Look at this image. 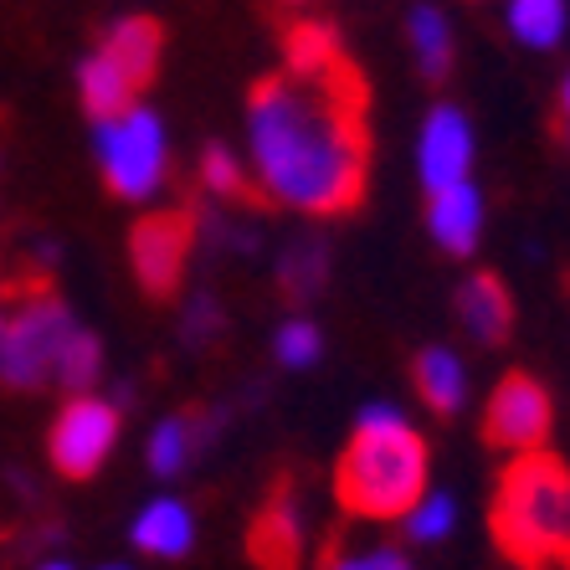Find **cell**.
<instances>
[{
	"label": "cell",
	"instance_id": "cell-18",
	"mask_svg": "<svg viewBox=\"0 0 570 570\" xmlns=\"http://www.w3.org/2000/svg\"><path fill=\"white\" fill-rule=\"evenodd\" d=\"M406 41H412V52L426 78H442L452 67V27L438 6H416V11L406 16Z\"/></svg>",
	"mask_w": 570,
	"mask_h": 570
},
{
	"label": "cell",
	"instance_id": "cell-25",
	"mask_svg": "<svg viewBox=\"0 0 570 570\" xmlns=\"http://www.w3.org/2000/svg\"><path fill=\"white\" fill-rule=\"evenodd\" d=\"M324 273H330V257H324L318 242H298V247H288V257H283V267H278L283 288H288L293 298L314 293L318 283H324Z\"/></svg>",
	"mask_w": 570,
	"mask_h": 570
},
{
	"label": "cell",
	"instance_id": "cell-6",
	"mask_svg": "<svg viewBox=\"0 0 570 570\" xmlns=\"http://www.w3.org/2000/svg\"><path fill=\"white\" fill-rule=\"evenodd\" d=\"M94 159L114 196L129 206H149L170 180V129L155 108L134 104L94 124Z\"/></svg>",
	"mask_w": 570,
	"mask_h": 570
},
{
	"label": "cell",
	"instance_id": "cell-10",
	"mask_svg": "<svg viewBox=\"0 0 570 570\" xmlns=\"http://www.w3.org/2000/svg\"><path fill=\"white\" fill-rule=\"evenodd\" d=\"M468 165H473V129H468L463 108L438 104L422 124V139H416V170H422L426 196L448 186H463Z\"/></svg>",
	"mask_w": 570,
	"mask_h": 570
},
{
	"label": "cell",
	"instance_id": "cell-24",
	"mask_svg": "<svg viewBox=\"0 0 570 570\" xmlns=\"http://www.w3.org/2000/svg\"><path fill=\"white\" fill-rule=\"evenodd\" d=\"M273 355H278L283 371H308V365H318V355H324V334H318L308 318H288V324H278V334H273Z\"/></svg>",
	"mask_w": 570,
	"mask_h": 570
},
{
	"label": "cell",
	"instance_id": "cell-5",
	"mask_svg": "<svg viewBox=\"0 0 570 570\" xmlns=\"http://www.w3.org/2000/svg\"><path fill=\"white\" fill-rule=\"evenodd\" d=\"M78 330V314L47 288L6 304V314H0V385L21 391V396L57 385L62 350L72 345Z\"/></svg>",
	"mask_w": 570,
	"mask_h": 570
},
{
	"label": "cell",
	"instance_id": "cell-29",
	"mask_svg": "<svg viewBox=\"0 0 570 570\" xmlns=\"http://www.w3.org/2000/svg\"><path fill=\"white\" fill-rule=\"evenodd\" d=\"M104 570H129V566H104Z\"/></svg>",
	"mask_w": 570,
	"mask_h": 570
},
{
	"label": "cell",
	"instance_id": "cell-1",
	"mask_svg": "<svg viewBox=\"0 0 570 570\" xmlns=\"http://www.w3.org/2000/svg\"><path fill=\"white\" fill-rule=\"evenodd\" d=\"M365 82L350 57L318 78H263L247 98V170L273 206L345 216L365 190Z\"/></svg>",
	"mask_w": 570,
	"mask_h": 570
},
{
	"label": "cell",
	"instance_id": "cell-8",
	"mask_svg": "<svg viewBox=\"0 0 570 570\" xmlns=\"http://www.w3.org/2000/svg\"><path fill=\"white\" fill-rule=\"evenodd\" d=\"M190 247H196V226L180 212H155L129 232V267L134 278L145 283V293L165 298V293L180 288L190 263Z\"/></svg>",
	"mask_w": 570,
	"mask_h": 570
},
{
	"label": "cell",
	"instance_id": "cell-3",
	"mask_svg": "<svg viewBox=\"0 0 570 570\" xmlns=\"http://www.w3.org/2000/svg\"><path fill=\"white\" fill-rule=\"evenodd\" d=\"M493 540L514 566H570V473L550 452H514L493 499Z\"/></svg>",
	"mask_w": 570,
	"mask_h": 570
},
{
	"label": "cell",
	"instance_id": "cell-4",
	"mask_svg": "<svg viewBox=\"0 0 570 570\" xmlns=\"http://www.w3.org/2000/svg\"><path fill=\"white\" fill-rule=\"evenodd\" d=\"M165 57V31L149 16H119L94 52L78 62V104L88 119H114L139 104Z\"/></svg>",
	"mask_w": 570,
	"mask_h": 570
},
{
	"label": "cell",
	"instance_id": "cell-19",
	"mask_svg": "<svg viewBox=\"0 0 570 570\" xmlns=\"http://www.w3.org/2000/svg\"><path fill=\"white\" fill-rule=\"evenodd\" d=\"M509 31L524 47H556L566 31V6L560 0H509Z\"/></svg>",
	"mask_w": 570,
	"mask_h": 570
},
{
	"label": "cell",
	"instance_id": "cell-27",
	"mask_svg": "<svg viewBox=\"0 0 570 570\" xmlns=\"http://www.w3.org/2000/svg\"><path fill=\"white\" fill-rule=\"evenodd\" d=\"M37 570H78V566H72V560H41Z\"/></svg>",
	"mask_w": 570,
	"mask_h": 570
},
{
	"label": "cell",
	"instance_id": "cell-16",
	"mask_svg": "<svg viewBox=\"0 0 570 570\" xmlns=\"http://www.w3.org/2000/svg\"><path fill=\"white\" fill-rule=\"evenodd\" d=\"M412 381H416V396H422L432 412H442V416H452L468 401V371H463V360L452 355L448 345L422 350L416 365H412Z\"/></svg>",
	"mask_w": 570,
	"mask_h": 570
},
{
	"label": "cell",
	"instance_id": "cell-30",
	"mask_svg": "<svg viewBox=\"0 0 570 570\" xmlns=\"http://www.w3.org/2000/svg\"><path fill=\"white\" fill-rule=\"evenodd\" d=\"M288 6H304V0H288Z\"/></svg>",
	"mask_w": 570,
	"mask_h": 570
},
{
	"label": "cell",
	"instance_id": "cell-22",
	"mask_svg": "<svg viewBox=\"0 0 570 570\" xmlns=\"http://www.w3.org/2000/svg\"><path fill=\"white\" fill-rule=\"evenodd\" d=\"M200 186H206V196H216V200H237V196H247V186H253V170H247L226 145H212L200 155Z\"/></svg>",
	"mask_w": 570,
	"mask_h": 570
},
{
	"label": "cell",
	"instance_id": "cell-15",
	"mask_svg": "<svg viewBox=\"0 0 570 570\" xmlns=\"http://www.w3.org/2000/svg\"><path fill=\"white\" fill-rule=\"evenodd\" d=\"M458 318H463V330L473 334V340L499 345V340L509 334V324H514V304H509L504 283L489 278V273L468 278L463 293H458Z\"/></svg>",
	"mask_w": 570,
	"mask_h": 570
},
{
	"label": "cell",
	"instance_id": "cell-9",
	"mask_svg": "<svg viewBox=\"0 0 570 570\" xmlns=\"http://www.w3.org/2000/svg\"><path fill=\"white\" fill-rule=\"evenodd\" d=\"M483 438L509 452H540L544 438H550V396H544V385L530 381V375H504L499 391L489 396Z\"/></svg>",
	"mask_w": 570,
	"mask_h": 570
},
{
	"label": "cell",
	"instance_id": "cell-13",
	"mask_svg": "<svg viewBox=\"0 0 570 570\" xmlns=\"http://www.w3.org/2000/svg\"><path fill=\"white\" fill-rule=\"evenodd\" d=\"M253 556L263 560L267 570H293L298 556H304V509L288 489H278L267 499V509L257 514L253 530Z\"/></svg>",
	"mask_w": 570,
	"mask_h": 570
},
{
	"label": "cell",
	"instance_id": "cell-2",
	"mask_svg": "<svg viewBox=\"0 0 570 570\" xmlns=\"http://www.w3.org/2000/svg\"><path fill=\"white\" fill-rule=\"evenodd\" d=\"M426 468H432L426 438L396 406L375 401L355 416V432L334 468L340 509L350 519H375V524L406 519V509L426 493Z\"/></svg>",
	"mask_w": 570,
	"mask_h": 570
},
{
	"label": "cell",
	"instance_id": "cell-21",
	"mask_svg": "<svg viewBox=\"0 0 570 570\" xmlns=\"http://www.w3.org/2000/svg\"><path fill=\"white\" fill-rule=\"evenodd\" d=\"M318 570H412V560H406V550H396V544H360V540H334L330 550H324V560H318Z\"/></svg>",
	"mask_w": 570,
	"mask_h": 570
},
{
	"label": "cell",
	"instance_id": "cell-26",
	"mask_svg": "<svg viewBox=\"0 0 570 570\" xmlns=\"http://www.w3.org/2000/svg\"><path fill=\"white\" fill-rule=\"evenodd\" d=\"M216 330H222V308H216L212 298H206V293H200L196 304L186 308V334H190V340H212Z\"/></svg>",
	"mask_w": 570,
	"mask_h": 570
},
{
	"label": "cell",
	"instance_id": "cell-17",
	"mask_svg": "<svg viewBox=\"0 0 570 570\" xmlns=\"http://www.w3.org/2000/svg\"><path fill=\"white\" fill-rule=\"evenodd\" d=\"M283 57H288L293 78H318V72H330L345 52H340L334 27H324V21H298V27L288 31V41H283Z\"/></svg>",
	"mask_w": 570,
	"mask_h": 570
},
{
	"label": "cell",
	"instance_id": "cell-14",
	"mask_svg": "<svg viewBox=\"0 0 570 570\" xmlns=\"http://www.w3.org/2000/svg\"><path fill=\"white\" fill-rule=\"evenodd\" d=\"M200 442H206V426H200V416H186V412H175V416H159L155 426H149V442H145V463L155 478H180L190 463H196V452Z\"/></svg>",
	"mask_w": 570,
	"mask_h": 570
},
{
	"label": "cell",
	"instance_id": "cell-7",
	"mask_svg": "<svg viewBox=\"0 0 570 570\" xmlns=\"http://www.w3.org/2000/svg\"><path fill=\"white\" fill-rule=\"evenodd\" d=\"M124 438V412L119 401L98 396V391H82V396H67L62 412L52 416V432H47V458L62 478L82 483V478L104 473V463L114 458Z\"/></svg>",
	"mask_w": 570,
	"mask_h": 570
},
{
	"label": "cell",
	"instance_id": "cell-11",
	"mask_svg": "<svg viewBox=\"0 0 570 570\" xmlns=\"http://www.w3.org/2000/svg\"><path fill=\"white\" fill-rule=\"evenodd\" d=\"M196 509L175 493H155L129 519V544L145 560H186L196 550Z\"/></svg>",
	"mask_w": 570,
	"mask_h": 570
},
{
	"label": "cell",
	"instance_id": "cell-12",
	"mask_svg": "<svg viewBox=\"0 0 570 570\" xmlns=\"http://www.w3.org/2000/svg\"><path fill=\"white\" fill-rule=\"evenodd\" d=\"M426 232L438 242L442 253L468 257L483 237V196H478L473 180L448 190H432V206H426Z\"/></svg>",
	"mask_w": 570,
	"mask_h": 570
},
{
	"label": "cell",
	"instance_id": "cell-23",
	"mask_svg": "<svg viewBox=\"0 0 570 570\" xmlns=\"http://www.w3.org/2000/svg\"><path fill=\"white\" fill-rule=\"evenodd\" d=\"M406 534H412L416 544H438L452 534V524H458V504H452V493H432L426 489L422 499H416L412 509H406Z\"/></svg>",
	"mask_w": 570,
	"mask_h": 570
},
{
	"label": "cell",
	"instance_id": "cell-28",
	"mask_svg": "<svg viewBox=\"0 0 570 570\" xmlns=\"http://www.w3.org/2000/svg\"><path fill=\"white\" fill-rule=\"evenodd\" d=\"M560 104H566V119H570V78H566V94H560Z\"/></svg>",
	"mask_w": 570,
	"mask_h": 570
},
{
	"label": "cell",
	"instance_id": "cell-20",
	"mask_svg": "<svg viewBox=\"0 0 570 570\" xmlns=\"http://www.w3.org/2000/svg\"><path fill=\"white\" fill-rule=\"evenodd\" d=\"M104 381V340L94 330H78L72 345L62 350V365H57V385L67 396H82V391H98Z\"/></svg>",
	"mask_w": 570,
	"mask_h": 570
}]
</instances>
